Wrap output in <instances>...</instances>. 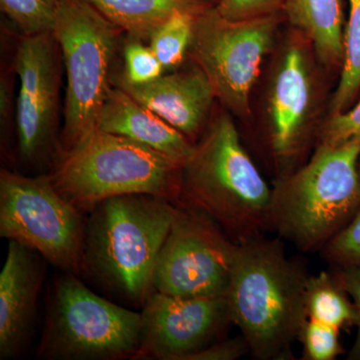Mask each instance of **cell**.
Listing matches in <instances>:
<instances>
[{
    "mask_svg": "<svg viewBox=\"0 0 360 360\" xmlns=\"http://www.w3.org/2000/svg\"><path fill=\"white\" fill-rule=\"evenodd\" d=\"M309 277L300 260L286 255L281 238L238 243L226 298L255 359H293V343L309 319Z\"/></svg>",
    "mask_w": 360,
    "mask_h": 360,
    "instance_id": "6da1fadb",
    "label": "cell"
},
{
    "mask_svg": "<svg viewBox=\"0 0 360 360\" xmlns=\"http://www.w3.org/2000/svg\"><path fill=\"white\" fill-rule=\"evenodd\" d=\"M271 198L233 118L220 113L182 167L180 202L205 213L238 243L269 231Z\"/></svg>",
    "mask_w": 360,
    "mask_h": 360,
    "instance_id": "7a4b0ae2",
    "label": "cell"
},
{
    "mask_svg": "<svg viewBox=\"0 0 360 360\" xmlns=\"http://www.w3.org/2000/svg\"><path fill=\"white\" fill-rule=\"evenodd\" d=\"M359 156V143L317 144L307 162L274 181L269 231L321 251L360 210Z\"/></svg>",
    "mask_w": 360,
    "mask_h": 360,
    "instance_id": "3957f363",
    "label": "cell"
},
{
    "mask_svg": "<svg viewBox=\"0 0 360 360\" xmlns=\"http://www.w3.org/2000/svg\"><path fill=\"white\" fill-rule=\"evenodd\" d=\"M180 165L143 144L94 129L61 151L49 174L52 186L82 214L115 196L148 194L177 205Z\"/></svg>",
    "mask_w": 360,
    "mask_h": 360,
    "instance_id": "277c9868",
    "label": "cell"
},
{
    "mask_svg": "<svg viewBox=\"0 0 360 360\" xmlns=\"http://www.w3.org/2000/svg\"><path fill=\"white\" fill-rule=\"evenodd\" d=\"M174 203L148 194L115 196L90 212L85 267L130 302L153 292V270L174 214Z\"/></svg>",
    "mask_w": 360,
    "mask_h": 360,
    "instance_id": "5b68a950",
    "label": "cell"
},
{
    "mask_svg": "<svg viewBox=\"0 0 360 360\" xmlns=\"http://www.w3.org/2000/svg\"><path fill=\"white\" fill-rule=\"evenodd\" d=\"M141 312L108 302L65 272L52 288L37 356L52 360L134 359Z\"/></svg>",
    "mask_w": 360,
    "mask_h": 360,
    "instance_id": "8992f818",
    "label": "cell"
},
{
    "mask_svg": "<svg viewBox=\"0 0 360 360\" xmlns=\"http://www.w3.org/2000/svg\"><path fill=\"white\" fill-rule=\"evenodd\" d=\"M122 32L87 0H59L52 33L68 77L61 151L96 129L111 87L110 68Z\"/></svg>",
    "mask_w": 360,
    "mask_h": 360,
    "instance_id": "52a82bcc",
    "label": "cell"
},
{
    "mask_svg": "<svg viewBox=\"0 0 360 360\" xmlns=\"http://www.w3.org/2000/svg\"><path fill=\"white\" fill-rule=\"evenodd\" d=\"M84 214L52 186L49 174L0 172V236L39 253L68 274L85 267Z\"/></svg>",
    "mask_w": 360,
    "mask_h": 360,
    "instance_id": "ba28073f",
    "label": "cell"
},
{
    "mask_svg": "<svg viewBox=\"0 0 360 360\" xmlns=\"http://www.w3.org/2000/svg\"><path fill=\"white\" fill-rule=\"evenodd\" d=\"M283 14L245 20L222 18L214 6L196 16L189 52L215 96L233 115H250V96Z\"/></svg>",
    "mask_w": 360,
    "mask_h": 360,
    "instance_id": "9c48e42d",
    "label": "cell"
},
{
    "mask_svg": "<svg viewBox=\"0 0 360 360\" xmlns=\"http://www.w3.org/2000/svg\"><path fill=\"white\" fill-rule=\"evenodd\" d=\"M238 243L205 213L177 203L153 270V290L174 297L226 296Z\"/></svg>",
    "mask_w": 360,
    "mask_h": 360,
    "instance_id": "30bf717a",
    "label": "cell"
},
{
    "mask_svg": "<svg viewBox=\"0 0 360 360\" xmlns=\"http://www.w3.org/2000/svg\"><path fill=\"white\" fill-rule=\"evenodd\" d=\"M53 33L23 35L16 49L20 89L16 103L18 155L27 165L52 160L61 153L58 139L60 68Z\"/></svg>",
    "mask_w": 360,
    "mask_h": 360,
    "instance_id": "8fae6325",
    "label": "cell"
},
{
    "mask_svg": "<svg viewBox=\"0 0 360 360\" xmlns=\"http://www.w3.org/2000/svg\"><path fill=\"white\" fill-rule=\"evenodd\" d=\"M233 324L226 296L179 298L153 291L141 311L134 359L186 360Z\"/></svg>",
    "mask_w": 360,
    "mask_h": 360,
    "instance_id": "7c38bea8",
    "label": "cell"
},
{
    "mask_svg": "<svg viewBox=\"0 0 360 360\" xmlns=\"http://www.w3.org/2000/svg\"><path fill=\"white\" fill-rule=\"evenodd\" d=\"M314 68L307 45L293 40L281 52L267 101V141L279 176L293 172L305 148L314 108Z\"/></svg>",
    "mask_w": 360,
    "mask_h": 360,
    "instance_id": "4fadbf2b",
    "label": "cell"
},
{
    "mask_svg": "<svg viewBox=\"0 0 360 360\" xmlns=\"http://www.w3.org/2000/svg\"><path fill=\"white\" fill-rule=\"evenodd\" d=\"M41 255L9 240L6 264L0 274V359L18 356L25 350L37 314L44 278Z\"/></svg>",
    "mask_w": 360,
    "mask_h": 360,
    "instance_id": "5bb4252c",
    "label": "cell"
},
{
    "mask_svg": "<svg viewBox=\"0 0 360 360\" xmlns=\"http://www.w3.org/2000/svg\"><path fill=\"white\" fill-rule=\"evenodd\" d=\"M115 85L191 141L205 127L217 98L210 79L198 65L160 75L148 84L134 85L117 79Z\"/></svg>",
    "mask_w": 360,
    "mask_h": 360,
    "instance_id": "9a60e30c",
    "label": "cell"
},
{
    "mask_svg": "<svg viewBox=\"0 0 360 360\" xmlns=\"http://www.w3.org/2000/svg\"><path fill=\"white\" fill-rule=\"evenodd\" d=\"M96 127L153 148L181 167L193 153L191 139L117 85L110 87Z\"/></svg>",
    "mask_w": 360,
    "mask_h": 360,
    "instance_id": "2e32d148",
    "label": "cell"
},
{
    "mask_svg": "<svg viewBox=\"0 0 360 360\" xmlns=\"http://www.w3.org/2000/svg\"><path fill=\"white\" fill-rule=\"evenodd\" d=\"M283 14L309 42L319 63L341 68L345 25L342 0H284Z\"/></svg>",
    "mask_w": 360,
    "mask_h": 360,
    "instance_id": "e0dca14e",
    "label": "cell"
},
{
    "mask_svg": "<svg viewBox=\"0 0 360 360\" xmlns=\"http://www.w3.org/2000/svg\"><path fill=\"white\" fill-rule=\"evenodd\" d=\"M129 39L148 41L176 13L198 16L214 6L212 0H87Z\"/></svg>",
    "mask_w": 360,
    "mask_h": 360,
    "instance_id": "ac0fdd59",
    "label": "cell"
},
{
    "mask_svg": "<svg viewBox=\"0 0 360 360\" xmlns=\"http://www.w3.org/2000/svg\"><path fill=\"white\" fill-rule=\"evenodd\" d=\"M307 309L309 319L340 330L355 324L356 314L354 303L338 283L335 274L330 272L321 271L310 276Z\"/></svg>",
    "mask_w": 360,
    "mask_h": 360,
    "instance_id": "d6986e66",
    "label": "cell"
},
{
    "mask_svg": "<svg viewBox=\"0 0 360 360\" xmlns=\"http://www.w3.org/2000/svg\"><path fill=\"white\" fill-rule=\"evenodd\" d=\"M348 2L349 14L343 33L345 54L340 82L329 104L330 115L349 110L356 103L360 92V0Z\"/></svg>",
    "mask_w": 360,
    "mask_h": 360,
    "instance_id": "ffe728a7",
    "label": "cell"
},
{
    "mask_svg": "<svg viewBox=\"0 0 360 360\" xmlns=\"http://www.w3.org/2000/svg\"><path fill=\"white\" fill-rule=\"evenodd\" d=\"M196 16L176 13L161 25L149 39V46L160 59L165 70L181 65L193 40Z\"/></svg>",
    "mask_w": 360,
    "mask_h": 360,
    "instance_id": "44dd1931",
    "label": "cell"
},
{
    "mask_svg": "<svg viewBox=\"0 0 360 360\" xmlns=\"http://www.w3.org/2000/svg\"><path fill=\"white\" fill-rule=\"evenodd\" d=\"M59 0H0V8L23 35L52 32Z\"/></svg>",
    "mask_w": 360,
    "mask_h": 360,
    "instance_id": "7402d4cb",
    "label": "cell"
},
{
    "mask_svg": "<svg viewBox=\"0 0 360 360\" xmlns=\"http://www.w3.org/2000/svg\"><path fill=\"white\" fill-rule=\"evenodd\" d=\"M123 58L124 70L118 79L129 84H148L165 71L150 46L141 40L129 39L123 49Z\"/></svg>",
    "mask_w": 360,
    "mask_h": 360,
    "instance_id": "603a6c76",
    "label": "cell"
},
{
    "mask_svg": "<svg viewBox=\"0 0 360 360\" xmlns=\"http://www.w3.org/2000/svg\"><path fill=\"white\" fill-rule=\"evenodd\" d=\"M338 335L340 329L307 319L298 340L302 342L303 359L335 360L342 354Z\"/></svg>",
    "mask_w": 360,
    "mask_h": 360,
    "instance_id": "cb8c5ba5",
    "label": "cell"
},
{
    "mask_svg": "<svg viewBox=\"0 0 360 360\" xmlns=\"http://www.w3.org/2000/svg\"><path fill=\"white\" fill-rule=\"evenodd\" d=\"M321 251L333 267L360 266V210Z\"/></svg>",
    "mask_w": 360,
    "mask_h": 360,
    "instance_id": "d4e9b609",
    "label": "cell"
},
{
    "mask_svg": "<svg viewBox=\"0 0 360 360\" xmlns=\"http://www.w3.org/2000/svg\"><path fill=\"white\" fill-rule=\"evenodd\" d=\"M360 144V99L345 112L330 115L322 127L319 144L338 148Z\"/></svg>",
    "mask_w": 360,
    "mask_h": 360,
    "instance_id": "484cf974",
    "label": "cell"
},
{
    "mask_svg": "<svg viewBox=\"0 0 360 360\" xmlns=\"http://www.w3.org/2000/svg\"><path fill=\"white\" fill-rule=\"evenodd\" d=\"M284 0H219L215 11L229 20H245L283 13Z\"/></svg>",
    "mask_w": 360,
    "mask_h": 360,
    "instance_id": "4316f807",
    "label": "cell"
},
{
    "mask_svg": "<svg viewBox=\"0 0 360 360\" xmlns=\"http://www.w3.org/2000/svg\"><path fill=\"white\" fill-rule=\"evenodd\" d=\"M335 278L341 288L349 296L355 309L356 335L352 349L347 355L348 360H360V266L335 267Z\"/></svg>",
    "mask_w": 360,
    "mask_h": 360,
    "instance_id": "83f0119b",
    "label": "cell"
},
{
    "mask_svg": "<svg viewBox=\"0 0 360 360\" xmlns=\"http://www.w3.org/2000/svg\"><path fill=\"white\" fill-rule=\"evenodd\" d=\"M250 354V347L243 335L229 340L213 341L207 347L189 355L186 360H234Z\"/></svg>",
    "mask_w": 360,
    "mask_h": 360,
    "instance_id": "f1b7e54d",
    "label": "cell"
},
{
    "mask_svg": "<svg viewBox=\"0 0 360 360\" xmlns=\"http://www.w3.org/2000/svg\"><path fill=\"white\" fill-rule=\"evenodd\" d=\"M11 90L13 86H11V80L2 75L1 82H0V115H1L2 125L4 127L11 112V104H13Z\"/></svg>",
    "mask_w": 360,
    "mask_h": 360,
    "instance_id": "f546056e",
    "label": "cell"
},
{
    "mask_svg": "<svg viewBox=\"0 0 360 360\" xmlns=\"http://www.w3.org/2000/svg\"><path fill=\"white\" fill-rule=\"evenodd\" d=\"M359 174H360V156H359Z\"/></svg>",
    "mask_w": 360,
    "mask_h": 360,
    "instance_id": "4dcf8cb0",
    "label": "cell"
},
{
    "mask_svg": "<svg viewBox=\"0 0 360 360\" xmlns=\"http://www.w3.org/2000/svg\"><path fill=\"white\" fill-rule=\"evenodd\" d=\"M212 1L214 2V4H217V2L219 1V0H212Z\"/></svg>",
    "mask_w": 360,
    "mask_h": 360,
    "instance_id": "1f68e13d",
    "label": "cell"
}]
</instances>
